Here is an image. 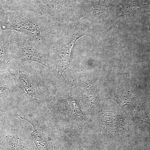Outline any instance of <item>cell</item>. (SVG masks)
<instances>
[{
    "mask_svg": "<svg viewBox=\"0 0 150 150\" xmlns=\"http://www.w3.org/2000/svg\"><path fill=\"white\" fill-rule=\"evenodd\" d=\"M68 30L61 33L57 31L56 26L50 45V49H53L50 51L56 63L58 76L60 75L63 77V72L70 66L73 47L78 38L84 35L77 30L69 28Z\"/></svg>",
    "mask_w": 150,
    "mask_h": 150,
    "instance_id": "obj_3",
    "label": "cell"
},
{
    "mask_svg": "<svg viewBox=\"0 0 150 150\" xmlns=\"http://www.w3.org/2000/svg\"><path fill=\"white\" fill-rule=\"evenodd\" d=\"M13 61L34 62L48 67L51 61L50 47L22 34H11Z\"/></svg>",
    "mask_w": 150,
    "mask_h": 150,
    "instance_id": "obj_2",
    "label": "cell"
},
{
    "mask_svg": "<svg viewBox=\"0 0 150 150\" xmlns=\"http://www.w3.org/2000/svg\"><path fill=\"white\" fill-rule=\"evenodd\" d=\"M6 89H8V86H7L4 83H0V96H1V95L2 94L3 91ZM2 111L3 110L1 109H0V112Z\"/></svg>",
    "mask_w": 150,
    "mask_h": 150,
    "instance_id": "obj_5",
    "label": "cell"
},
{
    "mask_svg": "<svg viewBox=\"0 0 150 150\" xmlns=\"http://www.w3.org/2000/svg\"><path fill=\"white\" fill-rule=\"evenodd\" d=\"M8 21H0L1 29L16 31L50 47L53 31L57 24L48 20L26 17L16 13H8Z\"/></svg>",
    "mask_w": 150,
    "mask_h": 150,
    "instance_id": "obj_1",
    "label": "cell"
},
{
    "mask_svg": "<svg viewBox=\"0 0 150 150\" xmlns=\"http://www.w3.org/2000/svg\"><path fill=\"white\" fill-rule=\"evenodd\" d=\"M11 34H6L0 42V77L13 62Z\"/></svg>",
    "mask_w": 150,
    "mask_h": 150,
    "instance_id": "obj_4",
    "label": "cell"
},
{
    "mask_svg": "<svg viewBox=\"0 0 150 150\" xmlns=\"http://www.w3.org/2000/svg\"><path fill=\"white\" fill-rule=\"evenodd\" d=\"M78 143V146H77V150H84L82 148L80 145L79 143Z\"/></svg>",
    "mask_w": 150,
    "mask_h": 150,
    "instance_id": "obj_6",
    "label": "cell"
},
{
    "mask_svg": "<svg viewBox=\"0 0 150 150\" xmlns=\"http://www.w3.org/2000/svg\"><path fill=\"white\" fill-rule=\"evenodd\" d=\"M6 35V34H2V35H0V42L4 38Z\"/></svg>",
    "mask_w": 150,
    "mask_h": 150,
    "instance_id": "obj_7",
    "label": "cell"
}]
</instances>
